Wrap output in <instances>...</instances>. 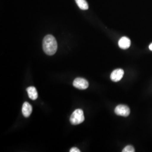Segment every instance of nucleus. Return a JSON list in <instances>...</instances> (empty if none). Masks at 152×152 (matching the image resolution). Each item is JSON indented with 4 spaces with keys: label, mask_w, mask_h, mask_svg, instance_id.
I'll return each mask as SVG.
<instances>
[{
    "label": "nucleus",
    "mask_w": 152,
    "mask_h": 152,
    "mask_svg": "<svg viewBox=\"0 0 152 152\" xmlns=\"http://www.w3.org/2000/svg\"><path fill=\"white\" fill-rule=\"evenodd\" d=\"M114 112L115 114L124 117H127L130 113V108L125 105H118L115 108Z\"/></svg>",
    "instance_id": "7ed1b4c3"
},
{
    "label": "nucleus",
    "mask_w": 152,
    "mask_h": 152,
    "mask_svg": "<svg viewBox=\"0 0 152 152\" xmlns=\"http://www.w3.org/2000/svg\"><path fill=\"white\" fill-rule=\"evenodd\" d=\"M85 121V116L83 110L81 109L75 110L70 117V122L72 125H79Z\"/></svg>",
    "instance_id": "f03ea898"
},
{
    "label": "nucleus",
    "mask_w": 152,
    "mask_h": 152,
    "mask_svg": "<svg viewBox=\"0 0 152 152\" xmlns=\"http://www.w3.org/2000/svg\"><path fill=\"white\" fill-rule=\"evenodd\" d=\"M124 75V71L122 69H117L112 72L110 75V79L112 81H120Z\"/></svg>",
    "instance_id": "39448f33"
},
{
    "label": "nucleus",
    "mask_w": 152,
    "mask_h": 152,
    "mask_svg": "<svg viewBox=\"0 0 152 152\" xmlns=\"http://www.w3.org/2000/svg\"><path fill=\"white\" fill-rule=\"evenodd\" d=\"M78 6L81 9L86 10L88 9V5L86 0H75Z\"/></svg>",
    "instance_id": "1a4fd4ad"
},
{
    "label": "nucleus",
    "mask_w": 152,
    "mask_h": 152,
    "mask_svg": "<svg viewBox=\"0 0 152 152\" xmlns=\"http://www.w3.org/2000/svg\"><path fill=\"white\" fill-rule=\"evenodd\" d=\"M70 152H80V150H79L78 148L76 147H73L70 149Z\"/></svg>",
    "instance_id": "9b49d317"
},
{
    "label": "nucleus",
    "mask_w": 152,
    "mask_h": 152,
    "mask_svg": "<svg viewBox=\"0 0 152 152\" xmlns=\"http://www.w3.org/2000/svg\"><path fill=\"white\" fill-rule=\"evenodd\" d=\"M118 45L121 49H124V50L127 49L130 46V39L126 37H122L119 40Z\"/></svg>",
    "instance_id": "0eeeda50"
},
{
    "label": "nucleus",
    "mask_w": 152,
    "mask_h": 152,
    "mask_svg": "<svg viewBox=\"0 0 152 152\" xmlns=\"http://www.w3.org/2000/svg\"><path fill=\"white\" fill-rule=\"evenodd\" d=\"M73 85L80 90H85L88 87V82L84 78H77L74 80Z\"/></svg>",
    "instance_id": "20e7f679"
},
{
    "label": "nucleus",
    "mask_w": 152,
    "mask_h": 152,
    "mask_svg": "<svg viewBox=\"0 0 152 152\" xmlns=\"http://www.w3.org/2000/svg\"><path fill=\"white\" fill-rule=\"evenodd\" d=\"M149 49H150L151 51H152V44H151L150 45H149Z\"/></svg>",
    "instance_id": "f8f14e48"
},
{
    "label": "nucleus",
    "mask_w": 152,
    "mask_h": 152,
    "mask_svg": "<svg viewBox=\"0 0 152 152\" xmlns=\"http://www.w3.org/2000/svg\"><path fill=\"white\" fill-rule=\"evenodd\" d=\"M44 52L48 55H53L56 52L58 44L56 40L52 35H47L44 37L42 42Z\"/></svg>",
    "instance_id": "f257e3e1"
},
{
    "label": "nucleus",
    "mask_w": 152,
    "mask_h": 152,
    "mask_svg": "<svg viewBox=\"0 0 152 152\" xmlns=\"http://www.w3.org/2000/svg\"><path fill=\"white\" fill-rule=\"evenodd\" d=\"M135 149L131 145H127L123 149L122 152H134Z\"/></svg>",
    "instance_id": "9d476101"
},
{
    "label": "nucleus",
    "mask_w": 152,
    "mask_h": 152,
    "mask_svg": "<svg viewBox=\"0 0 152 152\" xmlns=\"http://www.w3.org/2000/svg\"><path fill=\"white\" fill-rule=\"evenodd\" d=\"M27 91L29 98L33 100H34L38 98V93L35 87L33 86L28 87L27 88Z\"/></svg>",
    "instance_id": "6e6552de"
},
{
    "label": "nucleus",
    "mask_w": 152,
    "mask_h": 152,
    "mask_svg": "<svg viewBox=\"0 0 152 152\" xmlns=\"http://www.w3.org/2000/svg\"><path fill=\"white\" fill-rule=\"evenodd\" d=\"M32 112V107L28 102H25L23 104L22 107V113L23 115L28 118L29 117Z\"/></svg>",
    "instance_id": "423d86ee"
}]
</instances>
